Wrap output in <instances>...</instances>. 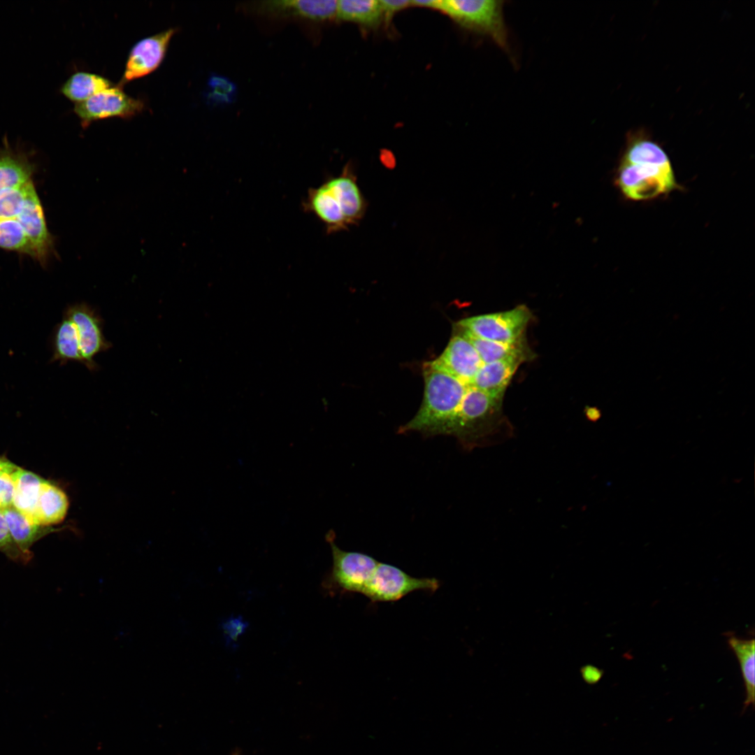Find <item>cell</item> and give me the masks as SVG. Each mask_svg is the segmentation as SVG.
Here are the masks:
<instances>
[{
    "label": "cell",
    "mask_w": 755,
    "mask_h": 755,
    "mask_svg": "<svg viewBox=\"0 0 755 755\" xmlns=\"http://www.w3.org/2000/svg\"><path fill=\"white\" fill-rule=\"evenodd\" d=\"M461 331L472 343L483 364L505 359H517L524 363L535 356L528 346L526 337L515 343H505L478 338Z\"/></svg>",
    "instance_id": "obj_18"
},
{
    "label": "cell",
    "mask_w": 755,
    "mask_h": 755,
    "mask_svg": "<svg viewBox=\"0 0 755 755\" xmlns=\"http://www.w3.org/2000/svg\"><path fill=\"white\" fill-rule=\"evenodd\" d=\"M0 551L11 560L22 563H28L31 557L24 554L13 540L6 522L0 512Z\"/></svg>",
    "instance_id": "obj_29"
},
{
    "label": "cell",
    "mask_w": 755,
    "mask_h": 755,
    "mask_svg": "<svg viewBox=\"0 0 755 755\" xmlns=\"http://www.w3.org/2000/svg\"><path fill=\"white\" fill-rule=\"evenodd\" d=\"M503 3L494 0H443L436 1L433 8L445 12L461 26L489 36L508 51Z\"/></svg>",
    "instance_id": "obj_4"
},
{
    "label": "cell",
    "mask_w": 755,
    "mask_h": 755,
    "mask_svg": "<svg viewBox=\"0 0 755 755\" xmlns=\"http://www.w3.org/2000/svg\"><path fill=\"white\" fill-rule=\"evenodd\" d=\"M439 587L434 577H414L393 565L378 562L362 594L372 602H390L417 590L434 592Z\"/></svg>",
    "instance_id": "obj_8"
},
{
    "label": "cell",
    "mask_w": 755,
    "mask_h": 755,
    "mask_svg": "<svg viewBox=\"0 0 755 755\" xmlns=\"http://www.w3.org/2000/svg\"><path fill=\"white\" fill-rule=\"evenodd\" d=\"M177 31L176 28L167 29L136 43L129 52L118 85L123 87L127 82L154 71L162 63L170 41Z\"/></svg>",
    "instance_id": "obj_11"
},
{
    "label": "cell",
    "mask_w": 755,
    "mask_h": 755,
    "mask_svg": "<svg viewBox=\"0 0 755 755\" xmlns=\"http://www.w3.org/2000/svg\"><path fill=\"white\" fill-rule=\"evenodd\" d=\"M728 643L736 656L740 666L747 693L745 704L754 703L755 666L754 639H744L731 635L728 638Z\"/></svg>",
    "instance_id": "obj_25"
},
{
    "label": "cell",
    "mask_w": 755,
    "mask_h": 755,
    "mask_svg": "<svg viewBox=\"0 0 755 755\" xmlns=\"http://www.w3.org/2000/svg\"><path fill=\"white\" fill-rule=\"evenodd\" d=\"M503 397L468 386L449 436L470 450L498 443L510 436L503 414Z\"/></svg>",
    "instance_id": "obj_3"
},
{
    "label": "cell",
    "mask_w": 755,
    "mask_h": 755,
    "mask_svg": "<svg viewBox=\"0 0 755 755\" xmlns=\"http://www.w3.org/2000/svg\"><path fill=\"white\" fill-rule=\"evenodd\" d=\"M2 513L10 533L18 548L26 555L32 557L31 547L48 533L55 531L52 526L36 524L19 512L13 505L3 508Z\"/></svg>",
    "instance_id": "obj_19"
},
{
    "label": "cell",
    "mask_w": 755,
    "mask_h": 755,
    "mask_svg": "<svg viewBox=\"0 0 755 755\" xmlns=\"http://www.w3.org/2000/svg\"><path fill=\"white\" fill-rule=\"evenodd\" d=\"M621 161L628 163L649 162L661 165L671 164L663 149L642 132L630 134Z\"/></svg>",
    "instance_id": "obj_23"
},
{
    "label": "cell",
    "mask_w": 755,
    "mask_h": 755,
    "mask_svg": "<svg viewBox=\"0 0 755 755\" xmlns=\"http://www.w3.org/2000/svg\"><path fill=\"white\" fill-rule=\"evenodd\" d=\"M144 102L126 94L122 87L112 86L88 99L75 103L74 113L83 128L99 120L132 117L144 110Z\"/></svg>",
    "instance_id": "obj_9"
},
{
    "label": "cell",
    "mask_w": 755,
    "mask_h": 755,
    "mask_svg": "<svg viewBox=\"0 0 755 755\" xmlns=\"http://www.w3.org/2000/svg\"><path fill=\"white\" fill-rule=\"evenodd\" d=\"M207 98L213 103H227L234 99L236 87L229 78L212 74L208 82Z\"/></svg>",
    "instance_id": "obj_28"
},
{
    "label": "cell",
    "mask_w": 755,
    "mask_h": 755,
    "mask_svg": "<svg viewBox=\"0 0 755 755\" xmlns=\"http://www.w3.org/2000/svg\"><path fill=\"white\" fill-rule=\"evenodd\" d=\"M3 510V507L0 501V512Z\"/></svg>",
    "instance_id": "obj_34"
},
{
    "label": "cell",
    "mask_w": 755,
    "mask_h": 755,
    "mask_svg": "<svg viewBox=\"0 0 755 755\" xmlns=\"http://www.w3.org/2000/svg\"><path fill=\"white\" fill-rule=\"evenodd\" d=\"M16 465L11 463L7 459L0 456V470L10 469L15 467Z\"/></svg>",
    "instance_id": "obj_33"
},
{
    "label": "cell",
    "mask_w": 755,
    "mask_h": 755,
    "mask_svg": "<svg viewBox=\"0 0 755 755\" xmlns=\"http://www.w3.org/2000/svg\"><path fill=\"white\" fill-rule=\"evenodd\" d=\"M12 476L14 482L12 505L32 522L43 479L19 466Z\"/></svg>",
    "instance_id": "obj_20"
},
{
    "label": "cell",
    "mask_w": 755,
    "mask_h": 755,
    "mask_svg": "<svg viewBox=\"0 0 755 755\" xmlns=\"http://www.w3.org/2000/svg\"><path fill=\"white\" fill-rule=\"evenodd\" d=\"M424 394L414 416L398 433L417 431L425 436L447 435L469 385L428 361L423 365Z\"/></svg>",
    "instance_id": "obj_1"
},
{
    "label": "cell",
    "mask_w": 755,
    "mask_h": 755,
    "mask_svg": "<svg viewBox=\"0 0 755 755\" xmlns=\"http://www.w3.org/2000/svg\"><path fill=\"white\" fill-rule=\"evenodd\" d=\"M384 13L380 1H337L336 17L342 20L357 22L366 27L380 24Z\"/></svg>",
    "instance_id": "obj_24"
},
{
    "label": "cell",
    "mask_w": 755,
    "mask_h": 755,
    "mask_svg": "<svg viewBox=\"0 0 755 755\" xmlns=\"http://www.w3.org/2000/svg\"><path fill=\"white\" fill-rule=\"evenodd\" d=\"M69 500L59 487L43 479L32 522L50 526L62 522L68 512Z\"/></svg>",
    "instance_id": "obj_16"
},
{
    "label": "cell",
    "mask_w": 755,
    "mask_h": 755,
    "mask_svg": "<svg viewBox=\"0 0 755 755\" xmlns=\"http://www.w3.org/2000/svg\"><path fill=\"white\" fill-rule=\"evenodd\" d=\"M384 14L390 17L394 12L400 10L411 5V1L405 0H383L380 1Z\"/></svg>",
    "instance_id": "obj_32"
},
{
    "label": "cell",
    "mask_w": 755,
    "mask_h": 755,
    "mask_svg": "<svg viewBox=\"0 0 755 755\" xmlns=\"http://www.w3.org/2000/svg\"><path fill=\"white\" fill-rule=\"evenodd\" d=\"M247 627V624L240 617H231L223 623V631L229 641H235Z\"/></svg>",
    "instance_id": "obj_31"
},
{
    "label": "cell",
    "mask_w": 755,
    "mask_h": 755,
    "mask_svg": "<svg viewBox=\"0 0 755 755\" xmlns=\"http://www.w3.org/2000/svg\"><path fill=\"white\" fill-rule=\"evenodd\" d=\"M303 208L318 218L327 233H331L358 224L366 213L367 202L352 168L347 165L340 175L310 188Z\"/></svg>",
    "instance_id": "obj_2"
},
{
    "label": "cell",
    "mask_w": 755,
    "mask_h": 755,
    "mask_svg": "<svg viewBox=\"0 0 755 755\" xmlns=\"http://www.w3.org/2000/svg\"><path fill=\"white\" fill-rule=\"evenodd\" d=\"M112 86L113 83L105 77L79 71L72 74L63 83L60 91L68 99L78 103Z\"/></svg>",
    "instance_id": "obj_22"
},
{
    "label": "cell",
    "mask_w": 755,
    "mask_h": 755,
    "mask_svg": "<svg viewBox=\"0 0 755 755\" xmlns=\"http://www.w3.org/2000/svg\"><path fill=\"white\" fill-rule=\"evenodd\" d=\"M615 183L627 199L645 201L678 188L671 164L620 161Z\"/></svg>",
    "instance_id": "obj_5"
},
{
    "label": "cell",
    "mask_w": 755,
    "mask_h": 755,
    "mask_svg": "<svg viewBox=\"0 0 755 755\" xmlns=\"http://www.w3.org/2000/svg\"><path fill=\"white\" fill-rule=\"evenodd\" d=\"M33 181L0 192V220L15 219L21 210Z\"/></svg>",
    "instance_id": "obj_27"
},
{
    "label": "cell",
    "mask_w": 755,
    "mask_h": 755,
    "mask_svg": "<svg viewBox=\"0 0 755 755\" xmlns=\"http://www.w3.org/2000/svg\"><path fill=\"white\" fill-rule=\"evenodd\" d=\"M74 323L80 345L83 365L90 371L99 368L96 355L108 350L112 345L103 334V324L94 308L85 303L69 306L64 312Z\"/></svg>",
    "instance_id": "obj_10"
},
{
    "label": "cell",
    "mask_w": 755,
    "mask_h": 755,
    "mask_svg": "<svg viewBox=\"0 0 755 755\" xmlns=\"http://www.w3.org/2000/svg\"><path fill=\"white\" fill-rule=\"evenodd\" d=\"M2 142L0 147V192L31 181L35 168L27 152L11 147L6 136Z\"/></svg>",
    "instance_id": "obj_15"
},
{
    "label": "cell",
    "mask_w": 755,
    "mask_h": 755,
    "mask_svg": "<svg viewBox=\"0 0 755 755\" xmlns=\"http://www.w3.org/2000/svg\"><path fill=\"white\" fill-rule=\"evenodd\" d=\"M454 335L442 354L431 364L467 385H470L483 364L468 337L454 327Z\"/></svg>",
    "instance_id": "obj_12"
},
{
    "label": "cell",
    "mask_w": 755,
    "mask_h": 755,
    "mask_svg": "<svg viewBox=\"0 0 755 755\" xmlns=\"http://www.w3.org/2000/svg\"><path fill=\"white\" fill-rule=\"evenodd\" d=\"M517 359H505L483 364L470 386L491 395L503 397L519 366Z\"/></svg>",
    "instance_id": "obj_17"
},
{
    "label": "cell",
    "mask_w": 755,
    "mask_h": 755,
    "mask_svg": "<svg viewBox=\"0 0 755 755\" xmlns=\"http://www.w3.org/2000/svg\"><path fill=\"white\" fill-rule=\"evenodd\" d=\"M15 467L0 470V501L3 509L12 505L14 492V482L13 473L17 468Z\"/></svg>",
    "instance_id": "obj_30"
},
{
    "label": "cell",
    "mask_w": 755,
    "mask_h": 755,
    "mask_svg": "<svg viewBox=\"0 0 755 755\" xmlns=\"http://www.w3.org/2000/svg\"><path fill=\"white\" fill-rule=\"evenodd\" d=\"M64 364L69 361H77L83 365L80 341L74 323L64 315L57 325L53 336V354L52 361Z\"/></svg>",
    "instance_id": "obj_21"
},
{
    "label": "cell",
    "mask_w": 755,
    "mask_h": 755,
    "mask_svg": "<svg viewBox=\"0 0 755 755\" xmlns=\"http://www.w3.org/2000/svg\"><path fill=\"white\" fill-rule=\"evenodd\" d=\"M531 318L528 308L519 305L506 311L462 319L454 326L478 338L511 343L525 337Z\"/></svg>",
    "instance_id": "obj_7"
},
{
    "label": "cell",
    "mask_w": 755,
    "mask_h": 755,
    "mask_svg": "<svg viewBox=\"0 0 755 755\" xmlns=\"http://www.w3.org/2000/svg\"><path fill=\"white\" fill-rule=\"evenodd\" d=\"M254 7L262 13L318 21L336 15L337 1L273 0L259 2Z\"/></svg>",
    "instance_id": "obj_14"
},
{
    "label": "cell",
    "mask_w": 755,
    "mask_h": 755,
    "mask_svg": "<svg viewBox=\"0 0 755 755\" xmlns=\"http://www.w3.org/2000/svg\"><path fill=\"white\" fill-rule=\"evenodd\" d=\"M14 220L20 224L29 238L34 251V259L41 264H45L52 250L53 240L34 184L27 193L21 210Z\"/></svg>",
    "instance_id": "obj_13"
},
{
    "label": "cell",
    "mask_w": 755,
    "mask_h": 755,
    "mask_svg": "<svg viewBox=\"0 0 755 755\" xmlns=\"http://www.w3.org/2000/svg\"><path fill=\"white\" fill-rule=\"evenodd\" d=\"M0 247L35 257L29 238L13 219L0 220Z\"/></svg>",
    "instance_id": "obj_26"
},
{
    "label": "cell",
    "mask_w": 755,
    "mask_h": 755,
    "mask_svg": "<svg viewBox=\"0 0 755 755\" xmlns=\"http://www.w3.org/2000/svg\"><path fill=\"white\" fill-rule=\"evenodd\" d=\"M331 545L333 566L323 581V587L330 593H363L378 563L375 559L358 552L340 549L335 543L333 531L326 535Z\"/></svg>",
    "instance_id": "obj_6"
}]
</instances>
